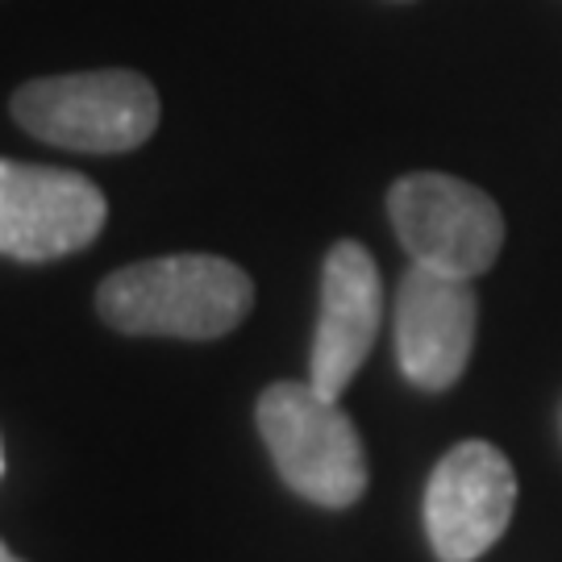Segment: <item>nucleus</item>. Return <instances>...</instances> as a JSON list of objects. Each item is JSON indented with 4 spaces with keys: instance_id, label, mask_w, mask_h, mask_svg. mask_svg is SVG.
Instances as JSON below:
<instances>
[{
    "instance_id": "nucleus-8",
    "label": "nucleus",
    "mask_w": 562,
    "mask_h": 562,
    "mask_svg": "<svg viewBox=\"0 0 562 562\" xmlns=\"http://www.w3.org/2000/svg\"><path fill=\"white\" fill-rule=\"evenodd\" d=\"M383 322V280L375 259L359 241H338L322 271V313L313 334L308 383L338 401L359 375Z\"/></svg>"
},
{
    "instance_id": "nucleus-6",
    "label": "nucleus",
    "mask_w": 562,
    "mask_h": 562,
    "mask_svg": "<svg viewBox=\"0 0 562 562\" xmlns=\"http://www.w3.org/2000/svg\"><path fill=\"white\" fill-rule=\"evenodd\" d=\"M517 508V471L492 442L446 450L425 487V533L442 562H475L504 538Z\"/></svg>"
},
{
    "instance_id": "nucleus-2",
    "label": "nucleus",
    "mask_w": 562,
    "mask_h": 562,
    "mask_svg": "<svg viewBox=\"0 0 562 562\" xmlns=\"http://www.w3.org/2000/svg\"><path fill=\"white\" fill-rule=\"evenodd\" d=\"M13 121L38 142L80 155H125L159 130V92L142 71L42 76L13 92Z\"/></svg>"
},
{
    "instance_id": "nucleus-7",
    "label": "nucleus",
    "mask_w": 562,
    "mask_h": 562,
    "mask_svg": "<svg viewBox=\"0 0 562 562\" xmlns=\"http://www.w3.org/2000/svg\"><path fill=\"white\" fill-rule=\"evenodd\" d=\"M480 329V301L471 280L408 267L396 292V359L408 383L442 392L471 362Z\"/></svg>"
},
{
    "instance_id": "nucleus-3",
    "label": "nucleus",
    "mask_w": 562,
    "mask_h": 562,
    "mask_svg": "<svg viewBox=\"0 0 562 562\" xmlns=\"http://www.w3.org/2000/svg\"><path fill=\"white\" fill-rule=\"evenodd\" d=\"M259 434L280 480L322 508H350L367 492V454L355 422L313 383L280 380L259 396Z\"/></svg>"
},
{
    "instance_id": "nucleus-5",
    "label": "nucleus",
    "mask_w": 562,
    "mask_h": 562,
    "mask_svg": "<svg viewBox=\"0 0 562 562\" xmlns=\"http://www.w3.org/2000/svg\"><path fill=\"white\" fill-rule=\"evenodd\" d=\"M109 204L80 171L0 159V255L50 262L76 255L104 229Z\"/></svg>"
},
{
    "instance_id": "nucleus-1",
    "label": "nucleus",
    "mask_w": 562,
    "mask_h": 562,
    "mask_svg": "<svg viewBox=\"0 0 562 562\" xmlns=\"http://www.w3.org/2000/svg\"><path fill=\"white\" fill-rule=\"evenodd\" d=\"M255 304V283L222 255H167L121 267L97 292L109 329L134 338L209 341L238 329Z\"/></svg>"
},
{
    "instance_id": "nucleus-9",
    "label": "nucleus",
    "mask_w": 562,
    "mask_h": 562,
    "mask_svg": "<svg viewBox=\"0 0 562 562\" xmlns=\"http://www.w3.org/2000/svg\"><path fill=\"white\" fill-rule=\"evenodd\" d=\"M0 562H21V559H18V554H13V550H9V546L0 542Z\"/></svg>"
},
{
    "instance_id": "nucleus-4",
    "label": "nucleus",
    "mask_w": 562,
    "mask_h": 562,
    "mask_svg": "<svg viewBox=\"0 0 562 562\" xmlns=\"http://www.w3.org/2000/svg\"><path fill=\"white\" fill-rule=\"evenodd\" d=\"M387 213L413 262L438 276L475 280L501 259V204L475 183L442 176V171L404 176L387 196Z\"/></svg>"
}]
</instances>
